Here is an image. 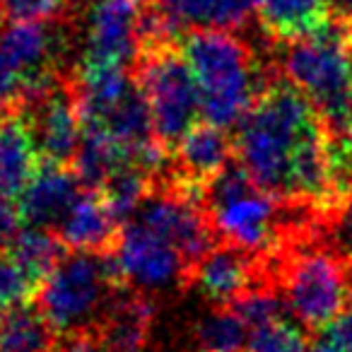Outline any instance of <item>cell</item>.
<instances>
[{
	"label": "cell",
	"mask_w": 352,
	"mask_h": 352,
	"mask_svg": "<svg viewBox=\"0 0 352 352\" xmlns=\"http://www.w3.org/2000/svg\"><path fill=\"white\" fill-rule=\"evenodd\" d=\"M30 92V82L22 75V70L8 58V54L0 49V113H8L25 99Z\"/></svg>",
	"instance_id": "obj_25"
},
{
	"label": "cell",
	"mask_w": 352,
	"mask_h": 352,
	"mask_svg": "<svg viewBox=\"0 0 352 352\" xmlns=\"http://www.w3.org/2000/svg\"><path fill=\"white\" fill-rule=\"evenodd\" d=\"M56 333L34 302L0 314V352H51Z\"/></svg>",
	"instance_id": "obj_17"
},
{
	"label": "cell",
	"mask_w": 352,
	"mask_h": 352,
	"mask_svg": "<svg viewBox=\"0 0 352 352\" xmlns=\"http://www.w3.org/2000/svg\"><path fill=\"white\" fill-rule=\"evenodd\" d=\"M51 352H104L94 331H75L65 336H56Z\"/></svg>",
	"instance_id": "obj_26"
},
{
	"label": "cell",
	"mask_w": 352,
	"mask_h": 352,
	"mask_svg": "<svg viewBox=\"0 0 352 352\" xmlns=\"http://www.w3.org/2000/svg\"><path fill=\"white\" fill-rule=\"evenodd\" d=\"M68 254L65 244L54 230H39V227H27L15 236L8 246L6 256L12 258V263L39 287L46 280V275L58 265V261ZM39 292V289H36Z\"/></svg>",
	"instance_id": "obj_18"
},
{
	"label": "cell",
	"mask_w": 352,
	"mask_h": 352,
	"mask_svg": "<svg viewBox=\"0 0 352 352\" xmlns=\"http://www.w3.org/2000/svg\"><path fill=\"white\" fill-rule=\"evenodd\" d=\"M155 323V304L133 287L118 289L92 331L104 352H145Z\"/></svg>",
	"instance_id": "obj_13"
},
{
	"label": "cell",
	"mask_w": 352,
	"mask_h": 352,
	"mask_svg": "<svg viewBox=\"0 0 352 352\" xmlns=\"http://www.w3.org/2000/svg\"><path fill=\"white\" fill-rule=\"evenodd\" d=\"M239 164L265 193L280 201L336 203L326 157V126L314 104L275 75L236 126Z\"/></svg>",
	"instance_id": "obj_1"
},
{
	"label": "cell",
	"mask_w": 352,
	"mask_h": 352,
	"mask_svg": "<svg viewBox=\"0 0 352 352\" xmlns=\"http://www.w3.org/2000/svg\"><path fill=\"white\" fill-rule=\"evenodd\" d=\"M280 70L321 116L326 131L352 123V27L336 20L304 39L278 44Z\"/></svg>",
	"instance_id": "obj_4"
},
{
	"label": "cell",
	"mask_w": 352,
	"mask_h": 352,
	"mask_svg": "<svg viewBox=\"0 0 352 352\" xmlns=\"http://www.w3.org/2000/svg\"><path fill=\"white\" fill-rule=\"evenodd\" d=\"M246 352H307V338L289 318H280L251 331Z\"/></svg>",
	"instance_id": "obj_20"
},
{
	"label": "cell",
	"mask_w": 352,
	"mask_h": 352,
	"mask_svg": "<svg viewBox=\"0 0 352 352\" xmlns=\"http://www.w3.org/2000/svg\"><path fill=\"white\" fill-rule=\"evenodd\" d=\"M316 333L328 338L340 352H352V307L345 309L340 316H336L326 328H321Z\"/></svg>",
	"instance_id": "obj_27"
},
{
	"label": "cell",
	"mask_w": 352,
	"mask_h": 352,
	"mask_svg": "<svg viewBox=\"0 0 352 352\" xmlns=\"http://www.w3.org/2000/svg\"><path fill=\"white\" fill-rule=\"evenodd\" d=\"M82 193L85 186L73 166L44 162L25 193L17 198V210L25 225L56 232Z\"/></svg>",
	"instance_id": "obj_12"
},
{
	"label": "cell",
	"mask_w": 352,
	"mask_h": 352,
	"mask_svg": "<svg viewBox=\"0 0 352 352\" xmlns=\"http://www.w3.org/2000/svg\"><path fill=\"white\" fill-rule=\"evenodd\" d=\"M3 17L17 22H54L68 15L63 0H0Z\"/></svg>",
	"instance_id": "obj_23"
},
{
	"label": "cell",
	"mask_w": 352,
	"mask_h": 352,
	"mask_svg": "<svg viewBox=\"0 0 352 352\" xmlns=\"http://www.w3.org/2000/svg\"><path fill=\"white\" fill-rule=\"evenodd\" d=\"M326 157L338 201L352 186V123L340 131H326Z\"/></svg>",
	"instance_id": "obj_21"
},
{
	"label": "cell",
	"mask_w": 352,
	"mask_h": 352,
	"mask_svg": "<svg viewBox=\"0 0 352 352\" xmlns=\"http://www.w3.org/2000/svg\"><path fill=\"white\" fill-rule=\"evenodd\" d=\"M347 273H350V302H352V265H347Z\"/></svg>",
	"instance_id": "obj_31"
},
{
	"label": "cell",
	"mask_w": 352,
	"mask_h": 352,
	"mask_svg": "<svg viewBox=\"0 0 352 352\" xmlns=\"http://www.w3.org/2000/svg\"><path fill=\"white\" fill-rule=\"evenodd\" d=\"M0 116H3V113H0Z\"/></svg>",
	"instance_id": "obj_34"
},
{
	"label": "cell",
	"mask_w": 352,
	"mask_h": 352,
	"mask_svg": "<svg viewBox=\"0 0 352 352\" xmlns=\"http://www.w3.org/2000/svg\"><path fill=\"white\" fill-rule=\"evenodd\" d=\"M133 75L147 99L157 140L171 155L203 113L201 92L179 36L147 44L135 58Z\"/></svg>",
	"instance_id": "obj_7"
},
{
	"label": "cell",
	"mask_w": 352,
	"mask_h": 352,
	"mask_svg": "<svg viewBox=\"0 0 352 352\" xmlns=\"http://www.w3.org/2000/svg\"><path fill=\"white\" fill-rule=\"evenodd\" d=\"M41 157L30 128L15 111L0 116V198L17 203L41 169Z\"/></svg>",
	"instance_id": "obj_15"
},
{
	"label": "cell",
	"mask_w": 352,
	"mask_h": 352,
	"mask_svg": "<svg viewBox=\"0 0 352 352\" xmlns=\"http://www.w3.org/2000/svg\"><path fill=\"white\" fill-rule=\"evenodd\" d=\"M331 22V0H263L258 6V27L273 44H289L311 36Z\"/></svg>",
	"instance_id": "obj_16"
},
{
	"label": "cell",
	"mask_w": 352,
	"mask_h": 352,
	"mask_svg": "<svg viewBox=\"0 0 352 352\" xmlns=\"http://www.w3.org/2000/svg\"><path fill=\"white\" fill-rule=\"evenodd\" d=\"M201 203L217 241L258 258H270L287 244L289 201L265 193L239 160L203 188Z\"/></svg>",
	"instance_id": "obj_3"
},
{
	"label": "cell",
	"mask_w": 352,
	"mask_h": 352,
	"mask_svg": "<svg viewBox=\"0 0 352 352\" xmlns=\"http://www.w3.org/2000/svg\"><path fill=\"white\" fill-rule=\"evenodd\" d=\"M0 20H3V10H0Z\"/></svg>",
	"instance_id": "obj_32"
},
{
	"label": "cell",
	"mask_w": 352,
	"mask_h": 352,
	"mask_svg": "<svg viewBox=\"0 0 352 352\" xmlns=\"http://www.w3.org/2000/svg\"><path fill=\"white\" fill-rule=\"evenodd\" d=\"M326 244L347 265H352V186L328 208Z\"/></svg>",
	"instance_id": "obj_22"
},
{
	"label": "cell",
	"mask_w": 352,
	"mask_h": 352,
	"mask_svg": "<svg viewBox=\"0 0 352 352\" xmlns=\"http://www.w3.org/2000/svg\"><path fill=\"white\" fill-rule=\"evenodd\" d=\"M36 289L39 287L12 263V258L0 254V314L17 304L32 302V297H36Z\"/></svg>",
	"instance_id": "obj_24"
},
{
	"label": "cell",
	"mask_w": 352,
	"mask_h": 352,
	"mask_svg": "<svg viewBox=\"0 0 352 352\" xmlns=\"http://www.w3.org/2000/svg\"><path fill=\"white\" fill-rule=\"evenodd\" d=\"M251 331L232 307H215L193 331L196 352H246Z\"/></svg>",
	"instance_id": "obj_19"
},
{
	"label": "cell",
	"mask_w": 352,
	"mask_h": 352,
	"mask_svg": "<svg viewBox=\"0 0 352 352\" xmlns=\"http://www.w3.org/2000/svg\"><path fill=\"white\" fill-rule=\"evenodd\" d=\"M309 352H340L336 345H333L328 338H323L321 333H314V340H311V347H309Z\"/></svg>",
	"instance_id": "obj_29"
},
{
	"label": "cell",
	"mask_w": 352,
	"mask_h": 352,
	"mask_svg": "<svg viewBox=\"0 0 352 352\" xmlns=\"http://www.w3.org/2000/svg\"><path fill=\"white\" fill-rule=\"evenodd\" d=\"M350 27H352V20H350Z\"/></svg>",
	"instance_id": "obj_33"
},
{
	"label": "cell",
	"mask_w": 352,
	"mask_h": 352,
	"mask_svg": "<svg viewBox=\"0 0 352 352\" xmlns=\"http://www.w3.org/2000/svg\"><path fill=\"white\" fill-rule=\"evenodd\" d=\"M123 222L113 215L102 191H89L78 198L73 210L68 212L56 234L65 244L68 251H82V254L111 256L116 254L118 239H121Z\"/></svg>",
	"instance_id": "obj_14"
},
{
	"label": "cell",
	"mask_w": 352,
	"mask_h": 352,
	"mask_svg": "<svg viewBox=\"0 0 352 352\" xmlns=\"http://www.w3.org/2000/svg\"><path fill=\"white\" fill-rule=\"evenodd\" d=\"M12 111L30 128L41 162L73 166L82 140V113L73 73L56 75L44 87L27 94Z\"/></svg>",
	"instance_id": "obj_8"
},
{
	"label": "cell",
	"mask_w": 352,
	"mask_h": 352,
	"mask_svg": "<svg viewBox=\"0 0 352 352\" xmlns=\"http://www.w3.org/2000/svg\"><path fill=\"white\" fill-rule=\"evenodd\" d=\"M184 56L201 92L208 123L230 131L239 126L263 87L275 78L246 39L232 30L198 27L179 36Z\"/></svg>",
	"instance_id": "obj_2"
},
{
	"label": "cell",
	"mask_w": 352,
	"mask_h": 352,
	"mask_svg": "<svg viewBox=\"0 0 352 352\" xmlns=\"http://www.w3.org/2000/svg\"><path fill=\"white\" fill-rule=\"evenodd\" d=\"M113 261L128 287H191V265L184 256L135 220L123 225Z\"/></svg>",
	"instance_id": "obj_9"
},
{
	"label": "cell",
	"mask_w": 352,
	"mask_h": 352,
	"mask_svg": "<svg viewBox=\"0 0 352 352\" xmlns=\"http://www.w3.org/2000/svg\"><path fill=\"white\" fill-rule=\"evenodd\" d=\"M236 160L234 138L212 123H196L169 155L166 176L176 186L203 196V188Z\"/></svg>",
	"instance_id": "obj_11"
},
{
	"label": "cell",
	"mask_w": 352,
	"mask_h": 352,
	"mask_svg": "<svg viewBox=\"0 0 352 352\" xmlns=\"http://www.w3.org/2000/svg\"><path fill=\"white\" fill-rule=\"evenodd\" d=\"M63 3H65V8H68L70 12H75L80 6H82V3H87V0H63Z\"/></svg>",
	"instance_id": "obj_30"
},
{
	"label": "cell",
	"mask_w": 352,
	"mask_h": 352,
	"mask_svg": "<svg viewBox=\"0 0 352 352\" xmlns=\"http://www.w3.org/2000/svg\"><path fill=\"white\" fill-rule=\"evenodd\" d=\"M191 285L215 307H232L256 289L275 287L265 258L217 241L193 268Z\"/></svg>",
	"instance_id": "obj_10"
},
{
	"label": "cell",
	"mask_w": 352,
	"mask_h": 352,
	"mask_svg": "<svg viewBox=\"0 0 352 352\" xmlns=\"http://www.w3.org/2000/svg\"><path fill=\"white\" fill-rule=\"evenodd\" d=\"M265 263L287 309L311 333L326 328L345 311L350 273L345 261L326 241L292 244L265 258Z\"/></svg>",
	"instance_id": "obj_5"
},
{
	"label": "cell",
	"mask_w": 352,
	"mask_h": 352,
	"mask_svg": "<svg viewBox=\"0 0 352 352\" xmlns=\"http://www.w3.org/2000/svg\"><path fill=\"white\" fill-rule=\"evenodd\" d=\"M123 283L111 256L68 251L39 285L34 304L56 336L92 331L102 311Z\"/></svg>",
	"instance_id": "obj_6"
},
{
	"label": "cell",
	"mask_w": 352,
	"mask_h": 352,
	"mask_svg": "<svg viewBox=\"0 0 352 352\" xmlns=\"http://www.w3.org/2000/svg\"><path fill=\"white\" fill-rule=\"evenodd\" d=\"M333 3V17L336 20H352V0H331Z\"/></svg>",
	"instance_id": "obj_28"
}]
</instances>
